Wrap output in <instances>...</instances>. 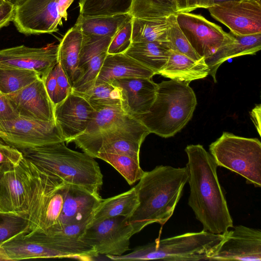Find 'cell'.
Instances as JSON below:
<instances>
[{"label":"cell","instance_id":"f546056e","mask_svg":"<svg viewBox=\"0 0 261 261\" xmlns=\"http://www.w3.org/2000/svg\"><path fill=\"white\" fill-rule=\"evenodd\" d=\"M177 13L175 0H132L129 14L132 17L155 18Z\"/></svg>","mask_w":261,"mask_h":261},{"label":"cell","instance_id":"f907efd6","mask_svg":"<svg viewBox=\"0 0 261 261\" xmlns=\"http://www.w3.org/2000/svg\"><path fill=\"white\" fill-rule=\"evenodd\" d=\"M6 0H0V5L4 3Z\"/></svg>","mask_w":261,"mask_h":261},{"label":"cell","instance_id":"c3c4849f","mask_svg":"<svg viewBox=\"0 0 261 261\" xmlns=\"http://www.w3.org/2000/svg\"><path fill=\"white\" fill-rule=\"evenodd\" d=\"M10 260V258L7 255L5 250L0 245V261Z\"/></svg>","mask_w":261,"mask_h":261},{"label":"cell","instance_id":"30bf717a","mask_svg":"<svg viewBox=\"0 0 261 261\" xmlns=\"http://www.w3.org/2000/svg\"><path fill=\"white\" fill-rule=\"evenodd\" d=\"M134 234L128 217L118 216L89 223L80 239L93 247L98 255L118 256L129 250Z\"/></svg>","mask_w":261,"mask_h":261},{"label":"cell","instance_id":"e0dca14e","mask_svg":"<svg viewBox=\"0 0 261 261\" xmlns=\"http://www.w3.org/2000/svg\"><path fill=\"white\" fill-rule=\"evenodd\" d=\"M96 111L81 95L71 92L54 107L56 124L65 142L70 143L83 134Z\"/></svg>","mask_w":261,"mask_h":261},{"label":"cell","instance_id":"60d3db41","mask_svg":"<svg viewBox=\"0 0 261 261\" xmlns=\"http://www.w3.org/2000/svg\"><path fill=\"white\" fill-rule=\"evenodd\" d=\"M23 158L19 149L7 144L0 139V164L18 165Z\"/></svg>","mask_w":261,"mask_h":261},{"label":"cell","instance_id":"7dc6e473","mask_svg":"<svg viewBox=\"0 0 261 261\" xmlns=\"http://www.w3.org/2000/svg\"><path fill=\"white\" fill-rule=\"evenodd\" d=\"M211 0H196L198 8L207 9L210 6Z\"/></svg>","mask_w":261,"mask_h":261},{"label":"cell","instance_id":"2e32d148","mask_svg":"<svg viewBox=\"0 0 261 261\" xmlns=\"http://www.w3.org/2000/svg\"><path fill=\"white\" fill-rule=\"evenodd\" d=\"M29 168L23 156L17 165L0 164V211L22 213L28 210Z\"/></svg>","mask_w":261,"mask_h":261},{"label":"cell","instance_id":"5b68a950","mask_svg":"<svg viewBox=\"0 0 261 261\" xmlns=\"http://www.w3.org/2000/svg\"><path fill=\"white\" fill-rule=\"evenodd\" d=\"M196 95L188 83L172 80L158 84L149 111L135 117L153 133L173 137L191 119L197 105Z\"/></svg>","mask_w":261,"mask_h":261},{"label":"cell","instance_id":"7c38bea8","mask_svg":"<svg viewBox=\"0 0 261 261\" xmlns=\"http://www.w3.org/2000/svg\"><path fill=\"white\" fill-rule=\"evenodd\" d=\"M59 0H16L13 22L25 35L52 34L62 25L58 12Z\"/></svg>","mask_w":261,"mask_h":261},{"label":"cell","instance_id":"484cf974","mask_svg":"<svg viewBox=\"0 0 261 261\" xmlns=\"http://www.w3.org/2000/svg\"><path fill=\"white\" fill-rule=\"evenodd\" d=\"M169 50L167 42H132L124 54L157 74L167 61Z\"/></svg>","mask_w":261,"mask_h":261},{"label":"cell","instance_id":"836d02e7","mask_svg":"<svg viewBox=\"0 0 261 261\" xmlns=\"http://www.w3.org/2000/svg\"><path fill=\"white\" fill-rule=\"evenodd\" d=\"M43 80L54 108L72 92V86L59 63L53 68Z\"/></svg>","mask_w":261,"mask_h":261},{"label":"cell","instance_id":"83f0119b","mask_svg":"<svg viewBox=\"0 0 261 261\" xmlns=\"http://www.w3.org/2000/svg\"><path fill=\"white\" fill-rule=\"evenodd\" d=\"M167 17L155 18L132 17V42H167Z\"/></svg>","mask_w":261,"mask_h":261},{"label":"cell","instance_id":"4dcf8cb0","mask_svg":"<svg viewBox=\"0 0 261 261\" xmlns=\"http://www.w3.org/2000/svg\"><path fill=\"white\" fill-rule=\"evenodd\" d=\"M132 3V0H79L80 14L95 16L129 14Z\"/></svg>","mask_w":261,"mask_h":261},{"label":"cell","instance_id":"ee69618b","mask_svg":"<svg viewBox=\"0 0 261 261\" xmlns=\"http://www.w3.org/2000/svg\"><path fill=\"white\" fill-rule=\"evenodd\" d=\"M178 12H190L198 8L196 0H175Z\"/></svg>","mask_w":261,"mask_h":261},{"label":"cell","instance_id":"8992f818","mask_svg":"<svg viewBox=\"0 0 261 261\" xmlns=\"http://www.w3.org/2000/svg\"><path fill=\"white\" fill-rule=\"evenodd\" d=\"M223 239V233L215 234L202 230L156 240L137 247L129 253L107 257L113 260H210Z\"/></svg>","mask_w":261,"mask_h":261},{"label":"cell","instance_id":"9a60e30c","mask_svg":"<svg viewBox=\"0 0 261 261\" xmlns=\"http://www.w3.org/2000/svg\"><path fill=\"white\" fill-rule=\"evenodd\" d=\"M223 233L210 260H261V231L242 225Z\"/></svg>","mask_w":261,"mask_h":261},{"label":"cell","instance_id":"3957f363","mask_svg":"<svg viewBox=\"0 0 261 261\" xmlns=\"http://www.w3.org/2000/svg\"><path fill=\"white\" fill-rule=\"evenodd\" d=\"M186 167L160 165L144 172L136 185L138 204L128 218L134 234L153 223L165 224L172 216L188 182Z\"/></svg>","mask_w":261,"mask_h":261},{"label":"cell","instance_id":"d6a6232c","mask_svg":"<svg viewBox=\"0 0 261 261\" xmlns=\"http://www.w3.org/2000/svg\"><path fill=\"white\" fill-rule=\"evenodd\" d=\"M40 78L34 70L0 67V91L7 95L29 85Z\"/></svg>","mask_w":261,"mask_h":261},{"label":"cell","instance_id":"1f68e13d","mask_svg":"<svg viewBox=\"0 0 261 261\" xmlns=\"http://www.w3.org/2000/svg\"><path fill=\"white\" fill-rule=\"evenodd\" d=\"M95 158L102 160L112 166L130 185L139 180L145 172L140 167L139 158L111 153H99Z\"/></svg>","mask_w":261,"mask_h":261},{"label":"cell","instance_id":"4fadbf2b","mask_svg":"<svg viewBox=\"0 0 261 261\" xmlns=\"http://www.w3.org/2000/svg\"><path fill=\"white\" fill-rule=\"evenodd\" d=\"M176 20L189 43L201 57L206 59L224 43L232 39V33L210 21L200 14L178 12Z\"/></svg>","mask_w":261,"mask_h":261},{"label":"cell","instance_id":"8d00e7d4","mask_svg":"<svg viewBox=\"0 0 261 261\" xmlns=\"http://www.w3.org/2000/svg\"><path fill=\"white\" fill-rule=\"evenodd\" d=\"M107 54V50H104L89 60L82 69L80 77L72 86V92L83 93L94 85Z\"/></svg>","mask_w":261,"mask_h":261},{"label":"cell","instance_id":"4316f807","mask_svg":"<svg viewBox=\"0 0 261 261\" xmlns=\"http://www.w3.org/2000/svg\"><path fill=\"white\" fill-rule=\"evenodd\" d=\"M130 17L128 13L95 16H84L79 14L75 24L79 26L85 36L113 37Z\"/></svg>","mask_w":261,"mask_h":261},{"label":"cell","instance_id":"d6986e66","mask_svg":"<svg viewBox=\"0 0 261 261\" xmlns=\"http://www.w3.org/2000/svg\"><path fill=\"white\" fill-rule=\"evenodd\" d=\"M6 96L18 116L41 121L55 120L54 108L42 79Z\"/></svg>","mask_w":261,"mask_h":261},{"label":"cell","instance_id":"44dd1931","mask_svg":"<svg viewBox=\"0 0 261 261\" xmlns=\"http://www.w3.org/2000/svg\"><path fill=\"white\" fill-rule=\"evenodd\" d=\"M155 74V72L124 53L107 54L95 84L111 83L122 78L151 79Z\"/></svg>","mask_w":261,"mask_h":261},{"label":"cell","instance_id":"603a6c76","mask_svg":"<svg viewBox=\"0 0 261 261\" xmlns=\"http://www.w3.org/2000/svg\"><path fill=\"white\" fill-rule=\"evenodd\" d=\"M209 68L204 57L195 60L177 51L169 49L167 61L157 74L170 80L189 84L209 75Z\"/></svg>","mask_w":261,"mask_h":261},{"label":"cell","instance_id":"e575fe53","mask_svg":"<svg viewBox=\"0 0 261 261\" xmlns=\"http://www.w3.org/2000/svg\"><path fill=\"white\" fill-rule=\"evenodd\" d=\"M31 231L27 213L0 211V245L17 235Z\"/></svg>","mask_w":261,"mask_h":261},{"label":"cell","instance_id":"f6af8a7d","mask_svg":"<svg viewBox=\"0 0 261 261\" xmlns=\"http://www.w3.org/2000/svg\"><path fill=\"white\" fill-rule=\"evenodd\" d=\"M260 105H256L250 112V116L257 131L260 136Z\"/></svg>","mask_w":261,"mask_h":261},{"label":"cell","instance_id":"ffe728a7","mask_svg":"<svg viewBox=\"0 0 261 261\" xmlns=\"http://www.w3.org/2000/svg\"><path fill=\"white\" fill-rule=\"evenodd\" d=\"M121 92L122 108L134 116L147 113L156 95L158 84L151 79L122 78L111 82Z\"/></svg>","mask_w":261,"mask_h":261},{"label":"cell","instance_id":"ba28073f","mask_svg":"<svg viewBox=\"0 0 261 261\" xmlns=\"http://www.w3.org/2000/svg\"><path fill=\"white\" fill-rule=\"evenodd\" d=\"M149 134L138 119L122 107H108L96 111L85 132L71 142L95 158L99 148L105 144L121 139L142 143Z\"/></svg>","mask_w":261,"mask_h":261},{"label":"cell","instance_id":"5bb4252c","mask_svg":"<svg viewBox=\"0 0 261 261\" xmlns=\"http://www.w3.org/2000/svg\"><path fill=\"white\" fill-rule=\"evenodd\" d=\"M207 9L213 18L234 35L261 33L260 0L226 1L214 4Z\"/></svg>","mask_w":261,"mask_h":261},{"label":"cell","instance_id":"d4e9b609","mask_svg":"<svg viewBox=\"0 0 261 261\" xmlns=\"http://www.w3.org/2000/svg\"><path fill=\"white\" fill-rule=\"evenodd\" d=\"M138 204L137 194L134 187L126 192L102 199L95 209L90 223L118 216L129 218Z\"/></svg>","mask_w":261,"mask_h":261},{"label":"cell","instance_id":"ab89813d","mask_svg":"<svg viewBox=\"0 0 261 261\" xmlns=\"http://www.w3.org/2000/svg\"><path fill=\"white\" fill-rule=\"evenodd\" d=\"M142 143L139 142L121 139L102 145L96 153H111L128 155L139 158L140 150Z\"/></svg>","mask_w":261,"mask_h":261},{"label":"cell","instance_id":"7a4b0ae2","mask_svg":"<svg viewBox=\"0 0 261 261\" xmlns=\"http://www.w3.org/2000/svg\"><path fill=\"white\" fill-rule=\"evenodd\" d=\"M185 151L190 189L188 204L202 224L203 230L222 234L233 225L218 178V165L200 144L189 145Z\"/></svg>","mask_w":261,"mask_h":261},{"label":"cell","instance_id":"9c48e42d","mask_svg":"<svg viewBox=\"0 0 261 261\" xmlns=\"http://www.w3.org/2000/svg\"><path fill=\"white\" fill-rule=\"evenodd\" d=\"M210 151L218 166L224 167L244 177L246 182L261 187V143L223 132L210 145Z\"/></svg>","mask_w":261,"mask_h":261},{"label":"cell","instance_id":"7402d4cb","mask_svg":"<svg viewBox=\"0 0 261 261\" xmlns=\"http://www.w3.org/2000/svg\"><path fill=\"white\" fill-rule=\"evenodd\" d=\"M233 35L231 40L224 43L208 58L205 59L215 83L219 66L229 59L244 55H253L261 49V33L244 35Z\"/></svg>","mask_w":261,"mask_h":261},{"label":"cell","instance_id":"cb8c5ba5","mask_svg":"<svg viewBox=\"0 0 261 261\" xmlns=\"http://www.w3.org/2000/svg\"><path fill=\"white\" fill-rule=\"evenodd\" d=\"M83 35L78 25L75 23L62 39L58 44V63L66 74L71 86L79 79L80 53Z\"/></svg>","mask_w":261,"mask_h":261},{"label":"cell","instance_id":"277c9868","mask_svg":"<svg viewBox=\"0 0 261 261\" xmlns=\"http://www.w3.org/2000/svg\"><path fill=\"white\" fill-rule=\"evenodd\" d=\"M38 168L65 182L100 195L103 175L94 158L68 148L64 141L19 150Z\"/></svg>","mask_w":261,"mask_h":261},{"label":"cell","instance_id":"f1b7e54d","mask_svg":"<svg viewBox=\"0 0 261 261\" xmlns=\"http://www.w3.org/2000/svg\"><path fill=\"white\" fill-rule=\"evenodd\" d=\"M79 94L84 97L95 111L108 107H122L121 90L111 83L95 84L85 92Z\"/></svg>","mask_w":261,"mask_h":261},{"label":"cell","instance_id":"7bdbcfd3","mask_svg":"<svg viewBox=\"0 0 261 261\" xmlns=\"http://www.w3.org/2000/svg\"><path fill=\"white\" fill-rule=\"evenodd\" d=\"M14 10V5L10 1L6 0L0 5V30L13 21Z\"/></svg>","mask_w":261,"mask_h":261},{"label":"cell","instance_id":"681fc988","mask_svg":"<svg viewBox=\"0 0 261 261\" xmlns=\"http://www.w3.org/2000/svg\"><path fill=\"white\" fill-rule=\"evenodd\" d=\"M230 1H239V0H211L210 6L214 4L221 3L223 2Z\"/></svg>","mask_w":261,"mask_h":261},{"label":"cell","instance_id":"b9f144b4","mask_svg":"<svg viewBox=\"0 0 261 261\" xmlns=\"http://www.w3.org/2000/svg\"><path fill=\"white\" fill-rule=\"evenodd\" d=\"M18 116L11 107L7 96L0 91V122L13 120Z\"/></svg>","mask_w":261,"mask_h":261},{"label":"cell","instance_id":"bcb514c9","mask_svg":"<svg viewBox=\"0 0 261 261\" xmlns=\"http://www.w3.org/2000/svg\"><path fill=\"white\" fill-rule=\"evenodd\" d=\"M74 0H59L58 12L60 17L64 20L67 19V9Z\"/></svg>","mask_w":261,"mask_h":261},{"label":"cell","instance_id":"52a82bcc","mask_svg":"<svg viewBox=\"0 0 261 261\" xmlns=\"http://www.w3.org/2000/svg\"><path fill=\"white\" fill-rule=\"evenodd\" d=\"M10 260L30 258H67L91 260L97 256L93 247L79 238L62 233L30 231L17 235L1 245Z\"/></svg>","mask_w":261,"mask_h":261},{"label":"cell","instance_id":"816d5d0a","mask_svg":"<svg viewBox=\"0 0 261 261\" xmlns=\"http://www.w3.org/2000/svg\"><path fill=\"white\" fill-rule=\"evenodd\" d=\"M8 1H11V2L12 3H14L15 1H16V0H8Z\"/></svg>","mask_w":261,"mask_h":261},{"label":"cell","instance_id":"6da1fadb","mask_svg":"<svg viewBox=\"0 0 261 261\" xmlns=\"http://www.w3.org/2000/svg\"><path fill=\"white\" fill-rule=\"evenodd\" d=\"M28 163L27 213L31 231L55 234L70 225L90 223L102 199L100 195L68 184L29 160Z\"/></svg>","mask_w":261,"mask_h":261},{"label":"cell","instance_id":"d590c367","mask_svg":"<svg viewBox=\"0 0 261 261\" xmlns=\"http://www.w3.org/2000/svg\"><path fill=\"white\" fill-rule=\"evenodd\" d=\"M168 28L167 32V45L169 49L181 53L195 60L201 57L193 49L187 38L179 28L176 14L167 17Z\"/></svg>","mask_w":261,"mask_h":261},{"label":"cell","instance_id":"8fae6325","mask_svg":"<svg viewBox=\"0 0 261 261\" xmlns=\"http://www.w3.org/2000/svg\"><path fill=\"white\" fill-rule=\"evenodd\" d=\"M0 139L19 150L64 141L55 120L41 121L20 116L0 122Z\"/></svg>","mask_w":261,"mask_h":261},{"label":"cell","instance_id":"ac0fdd59","mask_svg":"<svg viewBox=\"0 0 261 261\" xmlns=\"http://www.w3.org/2000/svg\"><path fill=\"white\" fill-rule=\"evenodd\" d=\"M58 45L35 48L23 45L0 50V67L34 70L43 79L58 63Z\"/></svg>","mask_w":261,"mask_h":261},{"label":"cell","instance_id":"f35d334b","mask_svg":"<svg viewBox=\"0 0 261 261\" xmlns=\"http://www.w3.org/2000/svg\"><path fill=\"white\" fill-rule=\"evenodd\" d=\"M132 17L118 30L112 38L107 53L109 55L123 54L132 43Z\"/></svg>","mask_w":261,"mask_h":261},{"label":"cell","instance_id":"74e56055","mask_svg":"<svg viewBox=\"0 0 261 261\" xmlns=\"http://www.w3.org/2000/svg\"><path fill=\"white\" fill-rule=\"evenodd\" d=\"M112 38L110 37H90L83 35V44L79 64L80 75L81 70L84 66L93 56L104 50H108Z\"/></svg>","mask_w":261,"mask_h":261}]
</instances>
